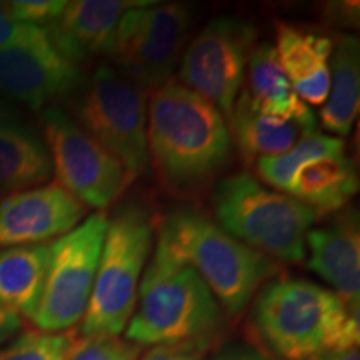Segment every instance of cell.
<instances>
[{"mask_svg":"<svg viewBox=\"0 0 360 360\" xmlns=\"http://www.w3.org/2000/svg\"><path fill=\"white\" fill-rule=\"evenodd\" d=\"M148 167L165 192L195 199L231 164L233 143L217 107L170 79L147 98Z\"/></svg>","mask_w":360,"mask_h":360,"instance_id":"obj_1","label":"cell"},{"mask_svg":"<svg viewBox=\"0 0 360 360\" xmlns=\"http://www.w3.org/2000/svg\"><path fill=\"white\" fill-rule=\"evenodd\" d=\"M250 323L262 349L281 360H310L359 349L360 305L307 278H270L255 294Z\"/></svg>","mask_w":360,"mask_h":360,"instance_id":"obj_2","label":"cell"},{"mask_svg":"<svg viewBox=\"0 0 360 360\" xmlns=\"http://www.w3.org/2000/svg\"><path fill=\"white\" fill-rule=\"evenodd\" d=\"M224 310L207 283L157 238L139 287L125 339L137 345H200L224 327Z\"/></svg>","mask_w":360,"mask_h":360,"instance_id":"obj_3","label":"cell"},{"mask_svg":"<svg viewBox=\"0 0 360 360\" xmlns=\"http://www.w3.org/2000/svg\"><path fill=\"white\" fill-rule=\"evenodd\" d=\"M157 238L195 270L222 310L237 319L260 287L277 277V260L233 238L195 209H177L157 222Z\"/></svg>","mask_w":360,"mask_h":360,"instance_id":"obj_4","label":"cell"},{"mask_svg":"<svg viewBox=\"0 0 360 360\" xmlns=\"http://www.w3.org/2000/svg\"><path fill=\"white\" fill-rule=\"evenodd\" d=\"M157 222L146 204L122 202L109 219L96 282L80 323L82 337H120L137 305Z\"/></svg>","mask_w":360,"mask_h":360,"instance_id":"obj_5","label":"cell"},{"mask_svg":"<svg viewBox=\"0 0 360 360\" xmlns=\"http://www.w3.org/2000/svg\"><path fill=\"white\" fill-rule=\"evenodd\" d=\"M212 205L219 227L250 249L285 264L307 257L305 238L319 214L289 193L238 172L215 184Z\"/></svg>","mask_w":360,"mask_h":360,"instance_id":"obj_6","label":"cell"},{"mask_svg":"<svg viewBox=\"0 0 360 360\" xmlns=\"http://www.w3.org/2000/svg\"><path fill=\"white\" fill-rule=\"evenodd\" d=\"M193 24L188 4L142 2L129 8L115 27L105 56L110 67L150 94L172 79Z\"/></svg>","mask_w":360,"mask_h":360,"instance_id":"obj_7","label":"cell"},{"mask_svg":"<svg viewBox=\"0 0 360 360\" xmlns=\"http://www.w3.org/2000/svg\"><path fill=\"white\" fill-rule=\"evenodd\" d=\"M147 98L114 67L101 64L75 103L77 124L122 164L130 180L148 169Z\"/></svg>","mask_w":360,"mask_h":360,"instance_id":"obj_8","label":"cell"},{"mask_svg":"<svg viewBox=\"0 0 360 360\" xmlns=\"http://www.w3.org/2000/svg\"><path fill=\"white\" fill-rule=\"evenodd\" d=\"M109 217L94 212L65 236L51 242L42 294L32 322L42 332L69 330L87 310Z\"/></svg>","mask_w":360,"mask_h":360,"instance_id":"obj_9","label":"cell"},{"mask_svg":"<svg viewBox=\"0 0 360 360\" xmlns=\"http://www.w3.org/2000/svg\"><path fill=\"white\" fill-rule=\"evenodd\" d=\"M42 132L57 184L87 209L103 212L122 195L130 182L122 164L65 112L47 107Z\"/></svg>","mask_w":360,"mask_h":360,"instance_id":"obj_10","label":"cell"},{"mask_svg":"<svg viewBox=\"0 0 360 360\" xmlns=\"http://www.w3.org/2000/svg\"><path fill=\"white\" fill-rule=\"evenodd\" d=\"M259 30L252 22L215 17L187 44L180 58L182 84L231 115L244 87L247 62L257 45Z\"/></svg>","mask_w":360,"mask_h":360,"instance_id":"obj_11","label":"cell"},{"mask_svg":"<svg viewBox=\"0 0 360 360\" xmlns=\"http://www.w3.org/2000/svg\"><path fill=\"white\" fill-rule=\"evenodd\" d=\"M80 82L79 65L57 51L45 27L0 49V96L27 109L42 110Z\"/></svg>","mask_w":360,"mask_h":360,"instance_id":"obj_12","label":"cell"},{"mask_svg":"<svg viewBox=\"0 0 360 360\" xmlns=\"http://www.w3.org/2000/svg\"><path fill=\"white\" fill-rule=\"evenodd\" d=\"M85 217L87 207L57 182L8 193L0 200V249L45 244Z\"/></svg>","mask_w":360,"mask_h":360,"instance_id":"obj_13","label":"cell"},{"mask_svg":"<svg viewBox=\"0 0 360 360\" xmlns=\"http://www.w3.org/2000/svg\"><path fill=\"white\" fill-rule=\"evenodd\" d=\"M309 269L319 274L340 300L360 305V224L359 210L349 209L322 227L310 229Z\"/></svg>","mask_w":360,"mask_h":360,"instance_id":"obj_14","label":"cell"},{"mask_svg":"<svg viewBox=\"0 0 360 360\" xmlns=\"http://www.w3.org/2000/svg\"><path fill=\"white\" fill-rule=\"evenodd\" d=\"M142 2L130 0H74L51 25L45 27L52 44L74 64L105 53L120 17Z\"/></svg>","mask_w":360,"mask_h":360,"instance_id":"obj_15","label":"cell"},{"mask_svg":"<svg viewBox=\"0 0 360 360\" xmlns=\"http://www.w3.org/2000/svg\"><path fill=\"white\" fill-rule=\"evenodd\" d=\"M274 47L300 101L307 105H323L330 84L334 40L309 27L277 22Z\"/></svg>","mask_w":360,"mask_h":360,"instance_id":"obj_16","label":"cell"},{"mask_svg":"<svg viewBox=\"0 0 360 360\" xmlns=\"http://www.w3.org/2000/svg\"><path fill=\"white\" fill-rule=\"evenodd\" d=\"M227 125L244 164L254 165L262 157L282 154L317 132V117L314 112L304 117L264 115L252 109L249 98L240 90L227 117Z\"/></svg>","mask_w":360,"mask_h":360,"instance_id":"obj_17","label":"cell"},{"mask_svg":"<svg viewBox=\"0 0 360 360\" xmlns=\"http://www.w3.org/2000/svg\"><path fill=\"white\" fill-rule=\"evenodd\" d=\"M52 160L44 139L17 117L0 119V192H20L52 179Z\"/></svg>","mask_w":360,"mask_h":360,"instance_id":"obj_18","label":"cell"},{"mask_svg":"<svg viewBox=\"0 0 360 360\" xmlns=\"http://www.w3.org/2000/svg\"><path fill=\"white\" fill-rule=\"evenodd\" d=\"M359 192L357 167L345 154L322 157L297 170L289 195L319 214L339 212Z\"/></svg>","mask_w":360,"mask_h":360,"instance_id":"obj_19","label":"cell"},{"mask_svg":"<svg viewBox=\"0 0 360 360\" xmlns=\"http://www.w3.org/2000/svg\"><path fill=\"white\" fill-rule=\"evenodd\" d=\"M360 107V42L344 34L334 42L330 56V84L321 112L322 127L335 137L349 135Z\"/></svg>","mask_w":360,"mask_h":360,"instance_id":"obj_20","label":"cell"},{"mask_svg":"<svg viewBox=\"0 0 360 360\" xmlns=\"http://www.w3.org/2000/svg\"><path fill=\"white\" fill-rule=\"evenodd\" d=\"M247 87L240 90L249 98L252 109L264 115L304 117L312 114L307 103L300 101L287 79L276 47L269 42L257 44L247 62Z\"/></svg>","mask_w":360,"mask_h":360,"instance_id":"obj_21","label":"cell"},{"mask_svg":"<svg viewBox=\"0 0 360 360\" xmlns=\"http://www.w3.org/2000/svg\"><path fill=\"white\" fill-rule=\"evenodd\" d=\"M51 244L0 249V304L32 321L42 294Z\"/></svg>","mask_w":360,"mask_h":360,"instance_id":"obj_22","label":"cell"},{"mask_svg":"<svg viewBox=\"0 0 360 360\" xmlns=\"http://www.w3.org/2000/svg\"><path fill=\"white\" fill-rule=\"evenodd\" d=\"M344 147L345 143L340 137L315 132L282 154L259 159L254 164L255 172L274 191L287 193L297 170L322 157L344 154Z\"/></svg>","mask_w":360,"mask_h":360,"instance_id":"obj_23","label":"cell"},{"mask_svg":"<svg viewBox=\"0 0 360 360\" xmlns=\"http://www.w3.org/2000/svg\"><path fill=\"white\" fill-rule=\"evenodd\" d=\"M74 339L70 332H25L0 350V360H65Z\"/></svg>","mask_w":360,"mask_h":360,"instance_id":"obj_24","label":"cell"},{"mask_svg":"<svg viewBox=\"0 0 360 360\" xmlns=\"http://www.w3.org/2000/svg\"><path fill=\"white\" fill-rule=\"evenodd\" d=\"M142 347L120 337L74 339L65 360H137Z\"/></svg>","mask_w":360,"mask_h":360,"instance_id":"obj_25","label":"cell"},{"mask_svg":"<svg viewBox=\"0 0 360 360\" xmlns=\"http://www.w3.org/2000/svg\"><path fill=\"white\" fill-rule=\"evenodd\" d=\"M7 4L13 19L35 27L51 25L67 6L65 0H13Z\"/></svg>","mask_w":360,"mask_h":360,"instance_id":"obj_26","label":"cell"},{"mask_svg":"<svg viewBox=\"0 0 360 360\" xmlns=\"http://www.w3.org/2000/svg\"><path fill=\"white\" fill-rule=\"evenodd\" d=\"M35 29H37L35 25L17 22L12 17L8 4L0 2V49H6L8 45L19 42L30 32H34Z\"/></svg>","mask_w":360,"mask_h":360,"instance_id":"obj_27","label":"cell"},{"mask_svg":"<svg viewBox=\"0 0 360 360\" xmlns=\"http://www.w3.org/2000/svg\"><path fill=\"white\" fill-rule=\"evenodd\" d=\"M209 360H281L267 350L249 344V342H232L217 350Z\"/></svg>","mask_w":360,"mask_h":360,"instance_id":"obj_28","label":"cell"},{"mask_svg":"<svg viewBox=\"0 0 360 360\" xmlns=\"http://www.w3.org/2000/svg\"><path fill=\"white\" fill-rule=\"evenodd\" d=\"M204 352L200 345H154L141 360H202Z\"/></svg>","mask_w":360,"mask_h":360,"instance_id":"obj_29","label":"cell"},{"mask_svg":"<svg viewBox=\"0 0 360 360\" xmlns=\"http://www.w3.org/2000/svg\"><path fill=\"white\" fill-rule=\"evenodd\" d=\"M327 12H330V19L340 25L354 27L359 24V2L328 4Z\"/></svg>","mask_w":360,"mask_h":360,"instance_id":"obj_30","label":"cell"},{"mask_svg":"<svg viewBox=\"0 0 360 360\" xmlns=\"http://www.w3.org/2000/svg\"><path fill=\"white\" fill-rule=\"evenodd\" d=\"M22 328V317L0 304V345L11 340Z\"/></svg>","mask_w":360,"mask_h":360,"instance_id":"obj_31","label":"cell"},{"mask_svg":"<svg viewBox=\"0 0 360 360\" xmlns=\"http://www.w3.org/2000/svg\"><path fill=\"white\" fill-rule=\"evenodd\" d=\"M310 360H360L359 349H349V350H327L315 355Z\"/></svg>","mask_w":360,"mask_h":360,"instance_id":"obj_32","label":"cell"},{"mask_svg":"<svg viewBox=\"0 0 360 360\" xmlns=\"http://www.w3.org/2000/svg\"><path fill=\"white\" fill-rule=\"evenodd\" d=\"M13 117H15L13 110L4 102V97L0 96V119H13Z\"/></svg>","mask_w":360,"mask_h":360,"instance_id":"obj_33","label":"cell"}]
</instances>
